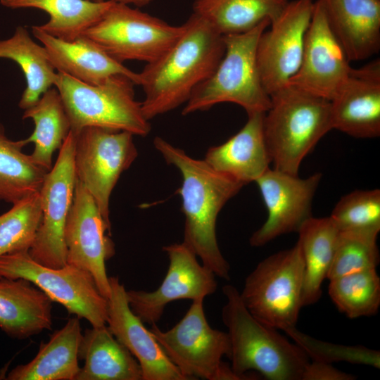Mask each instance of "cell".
Returning <instances> with one entry per match:
<instances>
[{
  "label": "cell",
  "mask_w": 380,
  "mask_h": 380,
  "mask_svg": "<svg viewBox=\"0 0 380 380\" xmlns=\"http://www.w3.org/2000/svg\"><path fill=\"white\" fill-rule=\"evenodd\" d=\"M0 58L15 62L23 71L26 87L18 106L25 110L54 86L57 71L42 45L36 43L23 26L16 27L8 39L0 40Z\"/></svg>",
  "instance_id": "obj_28"
},
{
  "label": "cell",
  "mask_w": 380,
  "mask_h": 380,
  "mask_svg": "<svg viewBox=\"0 0 380 380\" xmlns=\"http://www.w3.org/2000/svg\"><path fill=\"white\" fill-rule=\"evenodd\" d=\"M80 318L72 317L42 342L36 356L7 375L8 380H75L80 370L79 348L82 338Z\"/></svg>",
  "instance_id": "obj_24"
},
{
  "label": "cell",
  "mask_w": 380,
  "mask_h": 380,
  "mask_svg": "<svg viewBox=\"0 0 380 380\" xmlns=\"http://www.w3.org/2000/svg\"><path fill=\"white\" fill-rule=\"evenodd\" d=\"M377 234L339 232L327 279L376 269L380 260Z\"/></svg>",
  "instance_id": "obj_35"
},
{
  "label": "cell",
  "mask_w": 380,
  "mask_h": 380,
  "mask_svg": "<svg viewBox=\"0 0 380 380\" xmlns=\"http://www.w3.org/2000/svg\"><path fill=\"white\" fill-rule=\"evenodd\" d=\"M169 259L167 273L153 291H127L132 312L145 324H156L165 306L182 299H203L217 287L215 274L203 264L183 242L163 247Z\"/></svg>",
  "instance_id": "obj_15"
},
{
  "label": "cell",
  "mask_w": 380,
  "mask_h": 380,
  "mask_svg": "<svg viewBox=\"0 0 380 380\" xmlns=\"http://www.w3.org/2000/svg\"><path fill=\"white\" fill-rule=\"evenodd\" d=\"M356 377L337 369L330 363L310 361L303 374L301 380H354Z\"/></svg>",
  "instance_id": "obj_37"
},
{
  "label": "cell",
  "mask_w": 380,
  "mask_h": 380,
  "mask_svg": "<svg viewBox=\"0 0 380 380\" xmlns=\"http://www.w3.org/2000/svg\"><path fill=\"white\" fill-rule=\"evenodd\" d=\"M269 20L241 34L223 36L224 53L213 72L191 94L182 110L186 115L223 102L236 103L247 114L265 113L271 99L260 78L256 49Z\"/></svg>",
  "instance_id": "obj_5"
},
{
  "label": "cell",
  "mask_w": 380,
  "mask_h": 380,
  "mask_svg": "<svg viewBox=\"0 0 380 380\" xmlns=\"http://www.w3.org/2000/svg\"><path fill=\"white\" fill-rule=\"evenodd\" d=\"M304 262L298 241L260 261L239 292L258 321L276 329L296 327L303 305Z\"/></svg>",
  "instance_id": "obj_7"
},
{
  "label": "cell",
  "mask_w": 380,
  "mask_h": 380,
  "mask_svg": "<svg viewBox=\"0 0 380 380\" xmlns=\"http://www.w3.org/2000/svg\"><path fill=\"white\" fill-rule=\"evenodd\" d=\"M174 44L139 72L145 118H153L186 103L196 88L215 70L224 53L223 35L194 13Z\"/></svg>",
  "instance_id": "obj_1"
},
{
  "label": "cell",
  "mask_w": 380,
  "mask_h": 380,
  "mask_svg": "<svg viewBox=\"0 0 380 380\" xmlns=\"http://www.w3.org/2000/svg\"><path fill=\"white\" fill-rule=\"evenodd\" d=\"M110 234L111 224L105 220L91 194L77 179L64 231L67 263L90 273L106 299L110 295V286L106 262L115 253Z\"/></svg>",
  "instance_id": "obj_13"
},
{
  "label": "cell",
  "mask_w": 380,
  "mask_h": 380,
  "mask_svg": "<svg viewBox=\"0 0 380 380\" xmlns=\"http://www.w3.org/2000/svg\"><path fill=\"white\" fill-rule=\"evenodd\" d=\"M75 144V137L70 130L39 191L42 219L28 252L34 260L52 268H60L67 264L64 231L77 179Z\"/></svg>",
  "instance_id": "obj_12"
},
{
  "label": "cell",
  "mask_w": 380,
  "mask_h": 380,
  "mask_svg": "<svg viewBox=\"0 0 380 380\" xmlns=\"http://www.w3.org/2000/svg\"><path fill=\"white\" fill-rule=\"evenodd\" d=\"M298 240L304 262L303 305L317 303L333 261L339 231L329 217L309 218L300 228Z\"/></svg>",
  "instance_id": "obj_26"
},
{
  "label": "cell",
  "mask_w": 380,
  "mask_h": 380,
  "mask_svg": "<svg viewBox=\"0 0 380 380\" xmlns=\"http://www.w3.org/2000/svg\"><path fill=\"white\" fill-rule=\"evenodd\" d=\"M107 326L138 361L142 380H186L170 361L144 323L131 310L127 290L116 276L110 277Z\"/></svg>",
  "instance_id": "obj_18"
},
{
  "label": "cell",
  "mask_w": 380,
  "mask_h": 380,
  "mask_svg": "<svg viewBox=\"0 0 380 380\" xmlns=\"http://www.w3.org/2000/svg\"><path fill=\"white\" fill-rule=\"evenodd\" d=\"M42 219L39 192L12 204L0 215V257L18 251H29Z\"/></svg>",
  "instance_id": "obj_33"
},
{
  "label": "cell",
  "mask_w": 380,
  "mask_h": 380,
  "mask_svg": "<svg viewBox=\"0 0 380 380\" xmlns=\"http://www.w3.org/2000/svg\"><path fill=\"white\" fill-rule=\"evenodd\" d=\"M153 145L165 161L175 165L182 176L177 192L182 198V210L185 217L183 243L215 276L229 280L230 266L217 243L216 220L226 203L244 184L216 171L204 160L190 157L161 137H155Z\"/></svg>",
  "instance_id": "obj_2"
},
{
  "label": "cell",
  "mask_w": 380,
  "mask_h": 380,
  "mask_svg": "<svg viewBox=\"0 0 380 380\" xmlns=\"http://www.w3.org/2000/svg\"><path fill=\"white\" fill-rule=\"evenodd\" d=\"M312 360L331 364L347 362L380 367L379 350L360 346H345L322 341L297 329L296 327L283 330Z\"/></svg>",
  "instance_id": "obj_36"
},
{
  "label": "cell",
  "mask_w": 380,
  "mask_h": 380,
  "mask_svg": "<svg viewBox=\"0 0 380 380\" xmlns=\"http://www.w3.org/2000/svg\"><path fill=\"white\" fill-rule=\"evenodd\" d=\"M329 295L337 308L354 319L375 315L380 306V278L376 269L329 280Z\"/></svg>",
  "instance_id": "obj_32"
},
{
  "label": "cell",
  "mask_w": 380,
  "mask_h": 380,
  "mask_svg": "<svg viewBox=\"0 0 380 380\" xmlns=\"http://www.w3.org/2000/svg\"><path fill=\"white\" fill-rule=\"evenodd\" d=\"M24 279L62 305L70 315L84 318L92 327L107 323L108 300L99 291L90 273L66 264L60 268L42 265L28 251L0 257V278Z\"/></svg>",
  "instance_id": "obj_9"
},
{
  "label": "cell",
  "mask_w": 380,
  "mask_h": 380,
  "mask_svg": "<svg viewBox=\"0 0 380 380\" xmlns=\"http://www.w3.org/2000/svg\"><path fill=\"white\" fill-rule=\"evenodd\" d=\"M32 32L46 49L57 72L89 84H100L117 75L129 77L135 84L139 83L137 72L114 59L84 35L72 41H65L44 32L38 25L32 27Z\"/></svg>",
  "instance_id": "obj_20"
},
{
  "label": "cell",
  "mask_w": 380,
  "mask_h": 380,
  "mask_svg": "<svg viewBox=\"0 0 380 380\" xmlns=\"http://www.w3.org/2000/svg\"><path fill=\"white\" fill-rule=\"evenodd\" d=\"M288 3V0H196L193 8L224 36L248 32L265 20L271 23Z\"/></svg>",
  "instance_id": "obj_30"
},
{
  "label": "cell",
  "mask_w": 380,
  "mask_h": 380,
  "mask_svg": "<svg viewBox=\"0 0 380 380\" xmlns=\"http://www.w3.org/2000/svg\"><path fill=\"white\" fill-rule=\"evenodd\" d=\"M226 303L222 310L229 340L231 369L242 379H255L251 370L271 380H301L310 358L296 343L277 329L254 317L233 285L222 287Z\"/></svg>",
  "instance_id": "obj_3"
},
{
  "label": "cell",
  "mask_w": 380,
  "mask_h": 380,
  "mask_svg": "<svg viewBox=\"0 0 380 380\" xmlns=\"http://www.w3.org/2000/svg\"><path fill=\"white\" fill-rule=\"evenodd\" d=\"M25 146L9 139L0 123V201L13 204L40 190L48 171L23 151Z\"/></svg>",
  "instance_id": "obj_31"
},
{
  "label": "cell",
  "mask_w": 380,
  "mask_h": 380,
  "mask_svg": "<svg viewBox=\"0 0 380 380\" xmlns=\"http://www.w3.org/2000/svg\"><path fill=\"white\" fill-rule=\"evenodd\" d=\"M75 137L74 165L77 179L91 194L105 220H110L112 191L122 173L138 156L132 133L87 127Z\"/></svg>",
  "instance_id": "obj_11"
},
{
  "label": "cell",
  "mask_w": 380,
  "mask_h": 380,
  "mask_svg": "<svg viewBox=\"0 0 380 380\" xmlns=\"http://www.w3.org/2000/svg\"><path fill=\"white\" fill-rule=\"evenodd\" d=\"M322 179L315 173L306 178L269 168L255 182L267 210V217L249 239L261 247L279 236L298 232L312 216V203Z\"/></svg>",
  "instance_id": "obj_16"
},
{
  "label": "cell",
  "mask_w": 380,
  "mask_h": 380,
  "mask_svg": "<svg viewBox=\"0 0 380 380\" xmlns=\"http://www.w3.org/2000/svg\"><path fill=\"white\" fill-rule=\"evenodd\" d=\"M149 330L186 380H241L222 361L229 354V336L210 326L203 299L192 300L182 319L170 329L163 331L153 324Z\"/></svg>",
  "instance_id": "obj_8"
},
{
  "label": "cell",
  "mask_w": 380,
  "mask_h": 380,
  "mask_svg": "<svg viewBox=\"0 0 380 380\" xmlns=\"http://www.w3.org/2000/svg\"><path fill=\"white\" fill-rule=\"evenodd\" d=\"M339 232L379 234L380 190H355L342 196L329 216Z\"/></svg>",
  "instance_id": "obj_34"
},
{
  "label": "cell",
  "mask_w": 380,
  "mask_h": 380,
  "mask_svg": "<svg viewBox=\"0 0 380 380\" xmlns=\"http://www.w3.org/2000/svg\"><path fill=\"white\" fill-rule=\"evenodd\" d=\"M114 1L0 0L9 8H34L49 15L47 23L38 25L44 32L65 41L82 36L99 21Z\"/></svg>",
  "instance_id": "obj_27"
},
{
  "label": "cell",
  "mask_w": 380,
  "mask_h": 380,
  "mask_svg": "<svg viewBox=\"0 0 380 380\" xmlns=\"http://www.w3.org/2000/svg\"><path fill=\"white\" fill-rule=\"evenodd\" d=\"M312 0H294L260 36L256 49L262 85L270 96L286 87L299 69L305 34L312 16Z\"/></svg>",
  "instance_id": "obj_14"
},
{
  "label": "cell",
  "mask_w": 380,
  "mask_h": 380,
  "mask_svg": "<svg viewBox=\"0 0 380 380\" xmlns=\"http://www.w3.org/2000/svg\"><path fill=\"white\" fill-rule=\"evenodd\" d=\"M263 132L273 168L298 175L300 164L332 129L330 101L287 84L270 96Z\"/></svg>",
  "instance_id": "obj_4"
},
{
  "label": "cell",
  "mask_w": 380,
  "mask_h": 380,
  "mask_svg": "<svg viewBox=\"0 0 380 380\" xmlns=\"http://www.w3.org/2000/svg\"><path fill=\"white\" fill-rule=\"evenodd\" d=\"M134 84L121 75L89 84L61 72H57L54 82L74 134L87 127H99L146 137L151 127L141 102L135 99Z\"/></svg>",
  "instance_id": "obj_6"
},
{
  "label": "cell",
  "mask_w": 380,
  "mask_h": 380,
  "mask_svg": "<svg viewBox=\"0 0 380 380\" xmlns=\"http://www.w3.org/2000/svg\"><path fill=\"white\" fill-rule=\"evenodd\" d=\"M184 25H172L129 5L113 1L82 35L91 39L114 59L151 63L178 39Z\"/></svg>",
  "instance_id": "obj_10"
},
{
  "label": "cell",
  "mask_w": 380,
  "mask_h": 380,
  "mask_svg": "<svg viewBox=\"0 0 380 380\" xmlns=\"http://www.w3.org/2000/svg\"><path fill=\"white\" fill-rule=\"evenodd\" d=\"M332 129L360 139L380 135V60L349 74L330 101Z\"/></svg>",
  "instance_id": "obj_19"
},
{
  "label": "cell",
  "mask_w": 380,
  "mask_h": 380,
  "mask_svg": "<svg viewBox=\"0 0 380 380\" xmlns=\"http://www.w3.org/2000/svg\"><path fill=\"white\" fill-rule=\"evenodd\" d=\"M264 114H248L244 126L224 143L210 147L204 160L244 185L255 182L271 164L263 132Z\"/></svg>",
  "instance_id": "obj_22"
},
{
  "label": "cell",
  "mask_w": 380,
  "mask_h": 380,
  "mask_svg": "<svg viewBox=\"0 0 380 380\" xmlns=\"http://www.w3.org/2000/svg\"><path fill=\"white\" fill-rule=\"evenodd\" d=\"M329 27L350 61L380 49V0H321Z\"/></svg>",
  "instance_id": "obj_21"
},
{
  "label": "cell",
  "mask_w": 380,
  "mask_h": 380,
  "mask_svg": "<svg viewBox=\"0 0 380 380\" xmlns=\"http://www.w3.org/2000/svg\"><path fill=\"white\" fill-rule=\"evenodd\" d=\"M89 1H103V0H89ZM113 1L119 2V3L125 4L127 5L132 4L137 7H142L150 4L151 0H113Z\"/></svg>",
  "instance_id": "obj_38"
},
{
  "label": "cell",
  "mask_w": 380,
  "mask_h": 380,
  "mask_svg": "<svg viewBox=\"0 0 380 380\" xmlns=\"http://www.w3.org/2000/svg\"><path fill=\"white\" fill-rule=\"evenodd\" d=\"M23 119H31L34 125L32 134L23 139L25 145L34 144L31 158L37 165L49 171L53 167V154L61 148L71 130L57 89L50 88L34 105L24 110Z\"/></svg>",
  "instance_id": "obj_29"
},
{
  "label": "cell",
  "mask_w": 380,
  "mask_h": 380,
  "mask_svg": "<svg viewBox=\"0 0 380 380\" xmlns=\"http://www.w3.org/2000/svg\"><path fill=\"white\" fill-rule=\"evenodd\" d=\"M78 356L84 364L75 380H142L138 361L107 324L85 330Z\"/></svg>",
  "instance_id": "obj_25"
},
{
  "label": "cell",
  "mask_w": 380,
  "mask_h": 380,
  "mask_svg": "<svg viewBox=\"0 0 380 380\" xmlns=\"http://www.w3.org/2000/svg\"><path fill=\"white\" fill-rule=\"evenodd\" d=\"M52 300L24 279L0 278V328L25 339L52 327Z\"/></svg>",
  "instance_id": "obj_23"
},
{
  "label": "cell",
  "mask_w": 380,
  "mask_h": 380,
  "mask_svg": "<svg viewBox=\"0 0 380 380\" xmlns=\"http://www.w3.org/2000/svg\"><path fill=\"white\" fill-rule=\"evenodd\" d=\"M343 49L329 26L321 0L314 3L301 63L288 84L331 101L346 80L350 67Z\"/></svg>",
  "instance_id": "obj_17"
}]
</instances>
